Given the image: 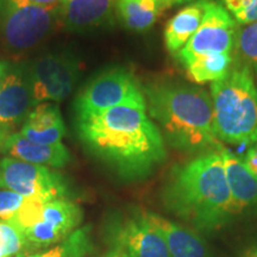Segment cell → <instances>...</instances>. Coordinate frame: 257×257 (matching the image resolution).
<instances>
[{"label":"cell","mask_w":257,"mask_h":257,"mask_svg":"<svg viewBox=\"0 0 257 257\" xmlns=\"http://www.w3.org/2000/svg\"><path fill=\"white\" fill-rule=\"evenodd\" d=\"M76 131L89 153L127 181L148 178L167 159L165 138L144 108L119 106L76 117Z\"/></svg>","instance_id":"obj_1"},{"label":"cell","mask_w":257,"mask_h":257,"mask_svg":"<svg viewBox=\"0 0 257 257\" xmlns=\"http://www.w3.org/2000/svg\"><path fill=\"white\" fill-rule=\"evenodd\" d=\"M167 210L200 231H212L233 213L220 152L202 153L170 170L162 189Z\"/></svg>","instance_id":"obj_2"},{"label":"cell","mask_w":257,"mask_h":257,"mask_svg":"<svg viewBox=\"0 0 257 257\" xmlns=\"http://www.w3.org/2000/svg\"><path fill=\"white\" fill-rule=\"evenodd\" d=\"M150 117L169 146L184 153L220 150L208 93L179 81L153 83L143 89Z\"/></svg>","instance_id":"obj_3"},{"label":"cell","mask_w":257,"mask_h":257,"mask_svg":"<svg viewBox=\"0 0 257 257\" xmlns=\"http://www.w3.org/2000/svg\"><path fill=\"white\" fill-rule=\"evenodd\" d=\"M211 99L218 140L232 146L257 143V87L249 66L233 63L224 79L211 85Z\"/></svg>","instance_id":"obj_4"},{"label":"cell","mask_w":257,"mask_h":257,"mask_svg":"<svg viewBox=\"0 0 257 257\" xmlns=\"http://www.w3.org/2000/svg\"><path fill=\"white\" fill-rule=\"evenodd\" d=\"M21 231L30 246H49L68 238L82 221V211L67 199L44 201L25 198L21 208L6 220Z\"/></svg>","instance_id":"obj_5"},{"label":"cell","mask_w":257,"mask_h":257,"mask_svg":"<svg viewBox=\"0 0 257 257\" xmlns=\"http://www.w3.org/2000/svg\"><path fill=\"white\" fill-rule=\"evenodd\" d=\"M61 22V6H43L29 0H0V42L11 51L37 47Z\"/></svg>","instance_id":"obj_6"},{"label":"cell","mask_w":257,"mask_h":257,"mask_svg":"<svg viewBox=\"0 0 257 257\" xmlns=\"http://www.w3.org/2000/svg\"><path fill=\"white\" fill-rule=\"evenodd\" d=\"M119 106H133L147 110L142 86L130 70L112 67L96 74L76 96V117L95 114Z\"/></svg>","instance_id":"obj_7"},{"label":"cell","mask_w":257,"mask_h":257,"mask_svg":"<svg viewBox=\"0 0 257 257\" xmlns=\"http://www.w3.org/2000/svg\"><path fill=\"white\" fill-rule=\"evenodd\" d=\"M237 32L236 21L224 5L213 0H205L201 25L187 46L175 57L184 66L197 57L233 54Z\"/></svg>","instance_id":"obj_8"},{"label":"cell","mask_w":257,"mask_h":257,"mask_svg":"<svg viewBox=\"0 0 257 257\" xmlns=\"http://www.w3.org/2000/svg\"><path fill=\"white\" fill-rule=\"evenodd\" d=\"M28 66L35 106L68 98L80 75L79 63L67 53L43 54Z\"/></svg>","instance_id":"obj_9"},{"label":"cell","mask_w":257,"mask_h":257,"mask_svg":"<svg viewBox=\"0 0 257 257\" xmlns=\"http://www.w3.org/2000/svg\"><path fill=\"white\" fill-rule=\"evenodd\" d=\"M0 188L44 201L63 199L68 192L60 173L12 157L0 161Z\"/></svg>","instance_id":"obj_10"},{"label":"cell","mask_w":257,"mask_h":257,"mask_svg":"<svg viewBox=\"0 0 257 257\" xmlns=\"http://www.w3.org/2000/svg\"><path fill=\"white\" fill-rule=\"evenodd\" d=\"M105 237L111 248L120 250L127 257H172L165 240L147 220L144 211L110 218Z\"/></svg>","instance_id":"obj_11"},{"label":"cell","mask_w":257,"mask_h":257,"mask_svg":"<svg viewBox=\"0 0 257 257\" xmlns=\"http://www.w3.org/2000/svg\"><path fill=\"white\" fill-rule=\"evenodd\" d=\"M34 107L28 63L10 64L0 86V127L8 131L25 123Z\"/></svg>","instance_id":"obj_12"},{"label":"cell","mask_w":257,"mask_h":257,"mask_svg":"<svg viewBox=\"0 0 257 257\" xmlns=\"http://www.w3.org/2000/svg\"><path fill=\"white\" fill-rule=\"evenodd\" d=\"M2 152L8 157L48 168H62L68 165L72 159L69 150L64 144H37L27 140L21 133L9 135L3 143Z\"/></svg>","instance_id":"obj_13"},{"label":"cell","mask_w":257,"mask_h":257,"mask_svg":"<svg viewBox=\"0 0 257 257\" xmlns=\"http://www.w3.org/2000/svg\"><path fill=\"white\" fill-rule=\"evenodd\" d=\"M147 220L165 240L172 257H207V248L200 236L188 227L144 211Z\"/></svg>","instance_id":"obj_14"},{"label":"cell","mask_w":257,"mask_h":257,"mask_svg":"<svg viewBox=\"0 0 257 257\" xmlns=\"http://www.w3.org/2000/svg\"><path fill=\"white\" fill-rule=\"evenodd\" d=\"M117 0H63L61 22L70 31H87L112 18Z\"/></svg>","instance_id":"obj_15"},{"label":"cell","mask_w":257,"mask_h":257,"mask_svg":"<svg viewBox=\"0 0 257 257\" xmlns=\"http://www.w3.org/2000/svg\"><path fill=\"white\" fill-rule=\"evenodd\" d=\"M224 162L225 176L232 199L233 213L257 206V178L246 168L242 159L229 150H219Z\"/></svg>","instance_id":"obj_16"},{"label":"cell","mask_w":257,"mask_h":257,"mask_svg":"<svg viewBox=\"0 0 257 257\" xmlns=\"http://www.w3.org/2000/svg\"><path fill=\"white\" fill-rule=\"evenodd\" d=\"M64 134L66 125L60 108L51 102H42L35 106L21 128L22 136L43 146L61 143Z\"/></svg>","instance_id":"obj_17"},{"label":"cell","mask_w":257,"mask_h":257,"mask_svg":"<svg viewBox=\"0 0 257 257\" xmlns=\"http://www.w3.org/2000/svg\"><path fill=\"white\" fill-rule=\"evenodd\" d=\"M205 14V0L191 3L182 8L169 19L165 29V43L167 50L176 56L201 25Z\"/></svg>","instance_id":"obj_18"},{"label":"cell","mask_w":257,"mask_h":257,"mask_svg":"<svg viewBox=\"0 0 257 257\" xmlns=\"http://www.w3.org/2000/svg\"><path fill=\"white\" fill-rule=\"evenodd\" d=\"M172 8L169 0H117L115 9L121 23L128 30L143 32L159 21L166 10Z\"/></svg>","instance_id":"obj_19"},{"label":"cell","mask_w":257,"mask_h":257,"mask_svg":"<svg viewBox=\"0 0 257 257\" xmlns=\"http://www.w3.org/2000/svg\"><path fill=\"white\" fill-rule=\"evenodd\" d=\"M233 66V54L201 56L184 64L186 75L192 82H217L229 74Z\"/></svg>","instance_id":"obj_20"},{"label":"cell","mask_w":257,"mask_h":257,"mask_svg":"<svg viewBox=\"0 0 257 257\" xmlns=\"http://www.w3.org/2000/svg\"><path fill=\"white\" fill-rule=\"evenodd\" d=\"M91 229L89 226L75 230L68 238L56 246L34 255H19L17 257H85L92 250Z\"/></svg>","instance_id":"obj_21"},{"label":"cell","mask_w":257,"mask_h":257,"mask_svg":"<svg viewBox=\"0 0 257 257\" xmlns=\"http://www.w3.org/2000/svg\"><path fill=\"white\" fill-rule=\"evenodd\" d=\"M236 46L244 64L257 70V22L239 29Z\"/></svg>","instance_id":"obj_22"},{"label":"cell","mask_w":257,"mask_h":257,"mask_svg":"<svg viewBox=\"0 0 257 257\" xmlns=\"http://www.w3.org/2000/svg\"><path fill=\"white\" fill-rule=\"evenodd\" d=\"M27 246L21 231L8 221H0V257H17Z\"/></svg>","instance_id":"obj_23"},{"label":"cell","mask_w":257,"mask_h":257,"mask_svg":"<svg viewBox=\"0 0 257 257\" xmlns=\"http://www.w3.org/2000/svg\"><path fill=\"white\" fill-rule=\"evenodd\" d=\"M236 23L248 25L257 22V0H221Z\"/></svg>","instance_id":"obj_24"},{"label":"cell","mask_w":257,"mask_h":257,"mask_svg":"<svg viewBox=\"0 0 257 257\" xmlns=\"http://www.w3.org/2000/svg\"><path fill=\"white\" fill-rule=\"evenodd\" d=\"M24 200L25 198L17 193L2 189L0 191V219L3 221L9 220L21 208Z\"/></svg>","instance_id":"obj_25"},{"label":"cell","mask_w":257,"mask_h":257,"mask_svg":"<svg viewBox=\"0 0 257 257\" xmlns=\"http://www.w3.org/2000/svg\"><path fill=\"white\" fill-rule=\"evenodd\" d=\"M242 161L246 166V168L251 172V174L257 178V143L250 146Z\"/></svg>","instance_id":"obj_26"},{"label":"cell","mask_w":257,"mask_h":257,"mask_svg":"<svg viewBox=\"0 0 257 257\" xmlns=\"http://www.w3.org/2000/svg\"><path fill=\"white\" fill-rule=\"evenodd\" d=\"M29 2L43 6H61L63 0H29Z\"/></svg>","instance_id":"obj_27"},{"label":"cell","mask_w":257,"mask_h":257,"mask_svg":"<svg viewBox=\"0 0 257 257\" xmlns=\"http://www.w3.org/2000/svg\"><path fill=\"white\" fill-rule=\"evenodd\" d=\"M99 257H127V256L125 255L124 252H121L120 250L114 249V248H110L107 250V251L104 252L102 255H100Z\"/></svg>","instance_id":"obj_28"},{"label":"cell","mask_w":257,"mask_h":257,"mask_svg":"<svg viewBox=\"0 0 257 257\" xmlns=\"http://www.w3.org/2000/svg\"><path fill=\"white\" fill-rule=\"evenodd\" d=\"M10 67V63L6 62L4 60H0V86H2L3 81H4V78L8 73Z\"/></svg>","instance_id":"obj_29"},{"label":"cell","mask_w":257,"mask_h":257,"mask_svg":"<svg viewBox=\"0 0 257 257\" xmlns=\"http://www.w3.org/2000/svg\"><path fill=\"white\" fill-rule=\"evenodd\" d=\"M199 2V0H169L170 5H182V4H187V3H195Z\"/></svg>","instance_id":"obj_30"},{"label":"cell","mask_w":257,"mask_h":257,"mask_svg":"<svg viewBox=\"0 0 257 257\" xmlns=\"http://www.w3.org/2000/svg\"><path fill=\"white\" fill-rule=\"evenodd\" d=\"M6 137H8V135H6V131L3 130V128L0 127V149H2V146H3V143H4Z\"/></svg>","instance_id":"obj_31"},{"label":"cell","mask_w":257,"mask_h":257,"mask_svg":"<svg viewBox=\"0 0 257 257\" xmlns=\"http://www.w3.org/2000/svg\"><path fill=\"white\" fill-rule=\"evenodd\" d=\"M245 257H257V249L252 250V251H250Z\"/></svg>","instance_id":"obj_32"}]
</instances>
